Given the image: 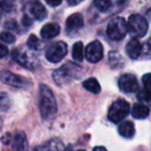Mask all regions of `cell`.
I'll return each mask as SVG.
<instances>
[{
    "mask_svg": "<svg viewBox=\"0 0 151 151\" xmlns=\"http://www.w3.org/2000/svg\"><path fill=\"white\" fill-rule=\"evenodd\" d=\"M93 3L100 12H107L111 6V0H93Z\"/></svg>",
    "mask_w": 151,
    "mask_h": 151,
    "instance_id": "d4e9b609",
    "label": "cell"
},
{
    "mask_svg": "<svg viewBox=\"0 0 151 151\" xmlns=\"http://www.w3.org/2000/svg\"><path fill=\"white\" fill-rule=\"evenodd\" d=\"M118 133L121 137L125 139H132L136 134L135 124L129 120L120 121V124L118 127Z\"/></svg>",
    "mask_w": 151,
    "mask_h": 151,
    "instance_id": "2e32d148",
    "label": "cell"
},
{
    "mask_svg": "<svg viewBox=\"0 0 151 151\" xmlns=\"http://www.w3.org/2000/svg\"><path fill=\"white\" fill-rule=\"evenodd\" d=\"M62 148H63L62 142L55 139V140H52V141L47 142L46 144H44L43 151H62Z\"/></svg>",
    "mask_w": 151,
    "mask_h": 151,
    "instance_id": "44dd1931",
    "label": "cell"
},
{
    "mask_svg": "<svg viewBox=\"0 0 151 151\" xmlns=\"http://www.w3.org/2000/svg\"><path fill=\"white\" fill-rule=\"evenodd\" d=\"M12 151H28L29 149V144L27 137L24 133L19 132L16 134L12 140Z\"/></svg>",
    "mask_w": 151,
    "mask_h": 151,
    "instance_id": "8fae6325",
    "label": "cell"
},
{
    "mask_svg": "<svg viewBox=\"0 0 151 151\" xmlns=\"http://www.w3.org/2000/svg\"><path fill=\"white\" fill-rule=\"evenodd\" d=\"M127 31L135 37H143L148 30V23L140 14H132L127 23Z\"/></svg>",
    "mask_w": 151,
    "mask_h": 151,
    "instance_id": "5b68a950",
    "label": "cell"
},
{
    "mask_svg": "<svg viewBox=\"0 0 151 151\" xmlns=\"http://www.w3.org/2000/svg\"><path fill=\"white\" fill-rule=\"evenodd\" d=\"M12 106V100L6 93H0V112H5Z\"/></svg>",
    "mask_w": 151,
    "mask_h": 151,
    "instance_id": "ffe728a7",
    "label": "cell"
},
{
    "mask_svg": "<svg viewBox=\"0 0 151 151\" xmlns=\"http://www.w3.org/2000/svg\"><path fill=\"white\" fill-rule=\"evenodd\" d=\"M77 151H86V150H77Z\"/></svg>",
    "mask_w": 151,
    "mask_h": 151,
    "instance_id": "74e56055",
    "label": "cell"
},
{
    "mask_svg": "<svg viewBox=\"0 0 151 151\" xmlns=\"http://www.w3.org/2000/svg\"><path fill=\"white\" fill-rule=\"evenodd\" d=\"M125 52L127 55L133 60H136L140 57L142 52V45L137 38H133L127 42V46H125Z\"/></svg>",
    "mask_w": 151,
    "mask_h": 151,
    "instance_id": "4fadbf2b",
    "label": "cell"
},
{
    "mask_svg": "<svg viewBox=\"0 0 151 151\" xmlns=\"http://www.w3.org/2000/svg\"><path fill=\"white\" fill-rule=\"evenodd\" d=\"M7 54H8V48L6 47L4 44H2L1 42H0V59L6 57Z\"/></svg>",
    "mask_w": 151,
    "mask_h": 151,
    "instance_id": "f1b7e54d",
    "label": "cell"
},
{
    "mask_svg": "<svg viewBox=\"0 0 151 151\" xmlns=\"http://www.w3.org/2000/svg\"><path fill=\"white\" fill-rule=\"evenodd\" d=\"M0 79L5 84L16 88H26L30 86V81L27 78L12 73L10 71L0 72Z\"/></svg>",
    "mask_w": 151,
    "mask_h": 151,
    "instance_id": "52a82bcc",
    "label": "cell"
},
{
    "mask_svg": "<svg viewBox=\"0 0 151 151\" xmlns=\"http://www.w3.org/2000/svg\"><path fill=\"white\" fill-rule=\"evenodd\" d=\"M30 12L37 21L44 20L46 18V16H47V12H46L45 7L38 0H31Z\"/></svg>",
    "mask_w": 151,
    "mask_h": 151,
    "instance_id": "5bb4252c",
    "label": "cell"
},
{
    "mask_svg": "<svg viewBox=\"0 0 151 151\" xmlns=\"http://www.w3.org/2000/svg\"><path fill=\"white\" fill-rule=\"evenodd\" d=\"M1 127H2V119H1V117H0V129H1Z\"/></svg>",
    "mask_w": 151,
    "mask_h": 151,
    "instance_id": "8d00e7d4",
    "label": "cell"
},
{
    "mask_svg": "<svg viewBox=\"0 0 151 151\" xmlns=\"http://www.w3.org/2000/svg\"><path fill=\"white\" fill-rule=\"evenodd\" d=\"M12 8V4L8 2V0H4V1H0V16L4 14L5 12H10Z\"/></svg>",
    "mask_w": 151,
    "mask_h": 151,
    "instance_id": "4316f807",
    "label": "cell"
},
{
    "mask_svg": "<svg viewBox=\"0 0 151 151\" xmlns=\"http://www.w3.org/2000/svg\"><path fill=\"white\" fill-rule=\"evenodd\" d=\"M148 17H149V19L151 20V9L149 10V12H148Z\"/></svg>",
    "mask_w": 151,
    "mask_h": 151,
    "instance_id": "d590c367",
    "label": "cell"
},
{
    "mask_svg": "<svg viewBox=\"0 0 151 151\" xmlns=\"http://www.w3.org/2000/svg\"><path fill=\"white\" fill-rule=\"evenodd\" d=\"M118 88L123 93H136L139 88L137 77L133 74H123L118 79Z\"/></svg>",
    "mask_w": 151,
    "mask_h": 151,
    "instance_id": "ba28073f",
    "label": "cell"
},
{
    "mask_svg": "<svg viewBox=\"0 0 151 151\" xmlns=\"http://www.w3.org/2000/svg\"><path fill=\"white\" fill-rule=\"evenodd\" d=\"M79 67L75 64L67 63L61 68L57 69L52 74L54 80L58 86H65L69 83L71 80L77 77L78 72H79Z\"/></svg>",
    "mask_w": 151,
    "mask_h": 151,
    "instance_id": "7a4b0ae2",
    "label": "cell"
},
{
    "mask_svg": "<svg viewBox=\"0 0 151 151\" xmlns=\"http://www.w3.org/2000/svg\"><path fill=\"white\" fill-rule=\"evenodd\" d=\"M39 40L36 37L35 35H30V37L28 38V41H27V45L31 48V50H38L39 48Z\"/></svg>",
    "mask_w": 151,
    "mask_h": 151,
    "instance_id": "484cf974",
    "label": "cell"
},
{
    "mask_svg": "<svg viewBox=\"0 0 151 151\" xmlns=\"http://www.w3.org/2000/svg\"><path fill=\"white\" fill-rule=\"evenodd\" d=\"M83 0H67L68 4L71 6H74V5H77V4H79L80 2H82Z\"/></svg>",
    "mask_w": 151,
    "mask_h": 151,
    "instance_id": "836d02e7",
    "label": "cell"
},
{
    "mask_svg": "<svg viewBox=\"0 0 151 151\" xmlns=\"http://www.w3.org/2000/svg\"><path fill=\"white\" fill-rule=\"evenodd\" d=\"M46 3L48 5L52 6V7H56V6H59L62 3V0H45Z\"/></svg>",
    "mask_w": 151,
    "mask_h": 151,
    "instance_id": "f546056e",
    "label": "cell"
},
{
    "mask_svg": "<svg viewBox=\"0 0 151 151\" xmlns=\"http://www.w3.org/2000/svg\"><path fill=\"white\" fill-rule=\"evenodd\" d=\"M142 82H143L145 88L151 90V73H147L142 77Z\"/></svg>",
    "mask_w": 151,
    "mask_h": 151,
    "instance_id": "83f0119b",
    "label": "cell"
},
{
    "mask_svg": "<svg viewBox=\"0 0 151 151\" xmlns=\"http://www.w3.org/2000/svg\"><path fill=\"white\" fill-rule=\"evenodd\" d=\"M68 52L67 44L63 41H58L50 44L45 52V57L52 63H59L65 58Z\"/></svg>",
    "mask_w": 151,
    "mask_h": 151,
    "instance_id": "8992f818",
    "label": "cell"
},
{
    "mask_svg": "<svg viewBox=\"0 0 151 151\" xmlns=\"http://www.w3.org/2000/svg\"><path fill=\"white\" fill-rule=\"evenodd\" d=\"M60 31L61 28L58 24L48 23L42 27V29L40 30V34H41V37L44 39H52V38L58 36L60 34Z\"/></svg>",
    "mask_w": 151,
    "mask_h": 151,
    "instance_id": "9a60e30c",
    "label": "cell"
},
{
    "mask_svg": "<svg viewBox=\"0 0 151 151\" xmlns=\"http://www.w3.org/2000/svg\"><path fill=\"white\" fill-rule=\"evenodd\" d=\"M103 45L98 40L91 42L86 48V58L91 63H98V62H100L103 59Z\"/></svg>",
    "mask_w": 151,
    "mask_h": 151,
    "instance_id": "9c48e42d",
    "label": "cell"
},
{
    "mask_svg": "<svg viewBox=\"0 0 151 151\" xmlns=\"http://www.w3.org/2000/svg\"><path fill=\"white\" fill-rule=\"evenodd\" d=\"M12 56H14V59L18 62L20 65L24 66L26 68H29V69H32V68L35 67V63L34 62L36 61L35 57H29L26 52H20L18 50H14V52H12Z\"/></svg>",
    "mask_w": 151,
    "mask_h": 151,
    "instance_id": "7c38bea8",
    "label": "cell"
},
{
    "mask_svg": "<svg viewBox=\"0 0 151 151\" xmlns=\"http://www.w3.org/2000/svg\"><path fill=\"white\" fill-rule=\"evenodd\" d=\"M93 151H107V149L103 146H97V147L93 148Z\"/></svg>",
    "mask_w": 151,
    "mask_h": 151,
    "instance_id": "e575fe53",
    "label": "cell"
},
{
    "mask_svg": "<svg viewBox=\"0 0 151 151\" xmlns=\"http://www.w3.org/2000/svg\"><path fill=\"white\" fill-rule=\"evenodd\" d=\"M23 24H24L25 26H31L32 20L28 16H24V18H23Z\"/></svg>",
    "mask_w": 151,
    "mask_h": 151,
    "instance_id": "d6a6232c",
    "label": "cell"
},
{
    "mask_svg": "<svg viewBox=\"0 0 151 151\" xmlns=\"http://www.w3.org/2000/svg\"><path fill=\"white\" fill-rule=\"evenodd\" d=\"M107 35L112 40H121L127 33V25L123 18L116 17L112 19L107 26Z\"/></svg>",
    "mask_w": 151,
    "mask_h": 151,
    "instance_id": "3957f363",
    "label": "cell"
},
{
    "mask_svg": "<svg viewBox=\"0 0 151 151\" xmlns=\"http://www.w3.org/2000/svg\"><path fill=\"white\" fill-rule=\"evenodd\" d=\"M39 111L44 120L50 119L57 113L56 98L45 84H40L39 86Z\"/></svg>",
    "mask_w": 151,
    "mask_h": 151,
    "instance_id": "6da1fadb",
    "label": "cell"
},
{
    "mask_svg": "<svg viewBox=\"0 0 151 151\" xmlns=\"http://www.w3.org/2000/svg\"><path fill=\"white\" fill-rule=\"evenodd\" d=\"M83 27V18L80 14H71L66 21V30L68 33L76 32Z\"/></svg>",
    "mask_w": 151,
    "mask_h": 151,
    "instance_id": "30bf717a",
    "label": "cell"
},
{
    "mask_svg": "<svg viewBox=\"0 0 151 151\" xmlns=\"http://www.w3.org/2000/svg\"><path fill=\"white\" fill-rule=\"evenodd\" d=\"M16 26H17L16 22H7L5 24V28H7V29H14V30H17L18 27H16Z\"/></svg>",
    "mask_w": 151,
    "mask_h": 151,
    "instance_id": "1f68e13d",
    "label": "cell"
},
{
    "mask_svg": "<svg viewBox=\"0 0 151 151\" xmlns=\"http://www.w3.org/2000/svg\"><path fill=\"white\" fill-rule=\"evenodd\" d=\"M120 62L123 63V60L119 54H117L116 52H110L109 54V63H110V65H111V67H113V68L120 67Z\"/></svg>",
    "mask_w": 151,
    "mask_h": 151,
    "instance_id": "7402d4cb",
    "label": "cell"
},
{
    "mask_svg": "<svg viewBox=\"0 0 151 151\" xmlns=\"http://www.w3.org/2000/svg\"><path fill=\"white\" fill-rule=\"evenodd\" d=\"M82 86L86 91H91V93H95V95H97V93H99L101 91V86H100V83L96 78H88V79L84 80Z\"/></svg>",
    "mask_w": 151,
    "mask_h": 151,
    "instance_id": "ac0fdd59",
    "label": "cell"
},
{
    "mask_svg": "<svg viewBox=\"0 0 151 151\" xmlns=\"http://www.w3.org/2000/svg\"><path fill=\"white\" fill-rule=\"evenodd\" d=\"M72 57L75 61L81 62L83 60V44L81 41L76 42L73 45V50H72Z\"/></svg>",
    "mask_w": 151,
    "mask_h": 151,
    "instance_id": "d6986e66",
    "label": "cell"
},
{
    "mask_svg": "<svg viewBox=\"0 0 151 151\" xmlns=\"http://www.w3.org/2000/svg\"><path fill=\"white\" fill-rule=\"evenodd\" d=\"M138 99L143 103L151 106V90L144 88V90L140 91L139 93H138Z\"/></svg>",
    "mask_w": 151,
    "mask_h": 151,
    "instance_id": "603a6c76",
    "label": "cell"
},
{
    "mask_svg": "<svg viewBox=\"0 0 151 151\" xmlns=\"http://www.w3.org/2000/svg\"><path fill=\"white\" fill-rule=\"evenodd\" d=\"M149 113V108L144 104H135L132 109V115L134 118H137V119H144V118L148 117Z\"/></svg>",
    "mask_w": 151,
    "mask_h": 151,
    "instance_id": "e0dca14e",
    "label": "cell"
},
{
    "mask_svg": "<svg viewBox=\"0 0 151 151\" xmlns=\"http://www.w3.org/2000/svg\"><path fill=\"white\" fill-rule=\"evenodd\" d=\"M129 104L125 100L119 99L115 101L109 108L108 118L113 123H119L129 115Z\"/></svg>",
    "mask_w": 151,
    "mask_h": 151,
    "instance_id": "277c9868",
    "label": "cell"
},
{
    "mask_svg": "<svg viewBox=\"0 0 151 151\" xmlns=\"http://www.w3.org/2000/svg\"><path fill=\"white\" fill-rule=\"evenodd\" d=\"M10 137H12V135H10L9 133H6L5 135L3 136V138H2V139H1V142H2V143L5 144V145H7V144H9Z\"/></svg>",
    "mask_w": 151,
    "mask_h": 151,
    "instance_id": "4dcf8cb0",
    "label": "cell"
},
{
    "mask_svg": "<svg viewBox=\"0 0 151 151\" xmlns=\"http://www.w3.org/2000/svg\"><path fill=\"white\" fill-rule=\"evenodd\" d=\"M16 36L12 33V32H7V31H4L0 33V40L2 42H5L7 44H12L16 42Z\"/></svg>",
    "mask_w": 151,
    "mask_h": 151,
    "instance_id": "cb8c5ba5",
    "label": "cell"
}]
</instances>
